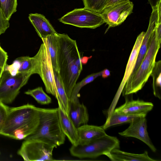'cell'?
I'll list each match as a JSON object with an SVG mask.
<instances>
[{"mask_svg":"<svg viewBox=\"0 0 161 161\" xmlns=\"http://www.w3.org/2000/svg\"><path fill=\"white\" fill-rule=\"evenodd\" d=\"M57 64L58 74L70 100L73 88L82 69L80 54L75 40L58 33Z\"/></svg>","mask_w":161,"mask_h":161,"instance_id":"1","label":"cell"},{"mask_svg":"<svg viewBox=\"0 0 161 161\" xmlns=\"http://www.w3.org/2000/svg\"><path fill=\"white\" fill-rule=\"evenodd\" d=\"M38 107L27 103L10 108L0 135L16 140L25 139L33 133L39 123Z\"/></svg>","mask_w":161,"mask_h":161,"instance_id":"2","label":"cell"},{"mask_svg":"<svg viewBox=\"0 0 161 161\" xmlns=\"http://www.w3.org/2000/svg\"><path fill=\"white\" fill-rule=\"evenodd\" d=\"M38 108L39 114L38 125L35 131L24 140H39L53 145L56 148L64 144L66 136L60 126L58 108Z\"/></svg>","mask_w":161,"mask_h":161,"instance_id":"3","label":"cell"},{"mask_svg":"<svg viewBox=\"0 0 161 161\" xmlns=\"http://www.w3.org/2000/svg\"><path fill=\"white\" fill-rule=\"evenodd\" d=\"M160 44L157 39L155 25L146 53L139 68L131 74L123 89L124 95L136 93L144 86L154 67Z\"/></svg>","mask_w":161,"mask_h":161,"instance_id":"4","label":"cell"},{"mask_svg":"<svg viewBox=\"0 0 161 161\" xmlns=\"http://www.w3.org/2000/svg\"><path fill=\"white\" fill-rule=\"evenodd\" d=\"M119 141L116 137L107 134L94 140L76 145L69 149L70 154L80 158H94L106 155L115 148H119Z\"/></svg>","mask_w":161,"mask_h":161,"instance_id":"5","label":"cell"},{"mask_svg":"<svg viewBox=\"0 0 161 161\" xmlns=\"http://www.w3.org/2000/svg\"><path fill=\"white\" fill-rule=\"evenodd\" d=\"M31 75L28 73H20L13 76L4 70L1 77L0 100L5 104L12 103Z\"/></svg>","mask_w":161,"mask_h":161,"instance_id":"6","label":"cell"},{"mask_svg":"<svg viewBox=\"0 0 161 161\" xmlns=\"http://www.w3.org/2000/svg\"><path fill=\"white\" fill-rule=\"evenodd\" d=\"M59 20L65 24L93 29L105 23L101 14L84 8L74 9L64 15Z\"/></svg>","mask_w":161,"mask_h":161,"instance_id":"7","label":"cell"},{"mask_svg":"<svg viewBox=\"0 0 161 161\" xmlns=\"http://www.w3.org/2000/svg\"><path fill=\"white\" fill-rule=\"evenodd\" d=\"M56 147L53 145L34 139L25 140L17 154L25 161H53V152Z\"/></svg>","mask_w":161,"mask_h":161,"instance_id":"8","label":"cell"},{"mask_svg":"<svg viewBox=\"0 0 161 161\" xmlns=\"http://www.w3.org/2000/svg\"><path fill=\"white\" fill-rule=\"evenodd\" d=\"M36 55L38 63V75L43 81L46 91L56 98L57 88L51 58L43 43Z\"/></svg>","mask_w":161,"mask_h":161,"instance_id":"9","label":"cell"},{"mask_svg":"<svg viewBox=\"0 0 161 161\" xmlns=\"http://www.w3.org/2000/svg\"><path fill=\"white\" fill-rule=\"evenodd\" d=\"M134 5L130 1L111 5L105 8L100 13L104 22L109 28L121 24L132 13Z\"/></svg>","mask_w":161,"mask_h":161,"instance_id":"10","label":"cell"},{"mask_svg":"<svg viewBox=\"0 0 161 161\" xmlns=\"http://www.w3.org/2000/svg\"><path fill=\"white\" fill-rule=\"evenodd\" d=\"M147 127L146 117L141 116L133 120L127 129L119 134L125 137H133L139 139L147 144L153 152H155L156 149L149 136Z\"/></svg>","mask_w":161,"mask_h":161,"instance_id":"11","label":"cell"},{"mask_svg":"<svg viewBox=\"0 0 161 161\" xmlns=\"http://www.w3.org/2000/svg\"><path fill=\"white\" fill-rule=\"evenodd\" d=\"M4 70L13 76L20 73H27L32 75L39 74V65L37 57L22 56L15 59L10 65H6Z\"/></svg>","mask_w":161,"mask_h":161,"instance_id":"12","label":"cell"},{"mask_svg":"<svg viewBox=\"0 0 161 161\" xmlns=\"http://www.w3.org/2000/svg\"><path fill=\"white\" fill-rule=\"evenodd\" d=\"M151 102L140 100H126L122 105L116 108L114 112L127 115H140L146 117L147 113L153 108Z\"/></svg>","mask_w":161,"mask_h":161,"instance_id":"13","label":"cell"},{"mask_svg":"<svg viewBox=\"0 0 161 161\" xmlns=\"http://www.w3.org/2000/svg\"><path fill=\"white\" fill-rule=\"evenodd\" d=\"M58 108L60 124L63 132L72 145H77L79 141L77 128L69 115L59 107Z\"/></svg>","mask_w":161,"mask_h":161,"instance_id":"14","label":"cell"},{"mask_svg":"<svg viewBox=\"0 0 161 161\" xmlns=\"http://www.w3.org/2000/svg\"><path fill=\"white\" fill-rule=\"evenodd\" d=\"M145 32H141L137 36L128 59L123 78L117 92L119 95L122 92L125 85L134 68L140 46L144 38Z\"/></svg>","mask_w":161,"mask_h":161,"instance_id":"15","label":"cell"},{"mask_svg":"<svg viewBox=\"0 0 161 161\" xmlns=\"http://www.w3.org/2000/svg\"><path fill=\"white\" fill-rule=\"evenodd\" d=\"M28 18L41 39L57 33L49 21L42 14L38 13L30 14Z\"/></svg>","mask_w":161,"mask_h":161,"instance_id":"16","label":"cell"},{"mask_svg":"<svg viewBox=\"0 0 161 161\" xmlns=\"http://www.w3.org/2000/svg\"><path fill=\"white\" fill-rule=\"evenodd\" d=\"M68 114L77 128L87 124L88 122L89 116L87 109L83 103L71 102Z\"/></svg>","mask_w":161,"mask_h":161,"instance_id":"17","label":"cell"},{"mask_svg":"<svg viewBox=\"0 0 161 161\" xmlns=\"http://www.w3.org/2000/svg\"><path fill=\"white\" fill-rule=\"evenodd\" d=\"M111 161H157L149 157L148 152L145 151L142 154H135L125 152L119 148L113 149L106 155Z\"/></svg>","mask_w":161,"mask_h":161,"instance_id":"18","label":"cell"},{"mask_svg":"<svg viewBox=\"0 0 161 161\" xmlns=\"http://www.w3.org/2000/svg\"><path fill=\"white\" fill-rule=\"evenodd\" d=\"M77 129L79 137V143L87 142L107 134L101 126L87 124L80 126Z\"/></svg>","mask_w":161,"mask_h":161,"instance_id":"19","label":"cell"},{"mask_svg":"<svg viewBox=\"0 0 161 161\" xmlns=\"http://www.w3.org/2000/svg\"><path fill=\"white\" fill-rule=\"evenodd\" d=\"M41 39L50 56L53 71L58 73L57 60L58 33L51 34Z\"/></svg>","mask_w":161,"mask_h":161,"instance_id":"20","label":"cell"},{"mask_svg":"<svg viewBox=\"0 0 161 161\" xmlns=\"http://www.w3.org/2000/svg\"><path fill=\"white\" fill-rule=\"evenodd\" d=\"M53 72L57 90V97L56 99L58 101V106L68 114L70 100L66 94L58 73L54 71Z\"/></svg>","mask_w":161,"mask_h":161,"instance_id":"21","label":"cell"},{"mask_svg":"<svg viewBox=\"0 0 161 161\" xmlns=\"http://www.w3.org/2000/svg\"><path fill=\"white\" fill-rule=\"evenodd\" d=\"M141 116L140 115H127L115 112L114 111L108 116L106 121L102 127L104 129L113 126L126 123H130L135 119Z\"/></svg>","mask_w":161,"mask_h":161,"instance_id":"22","label":"cell"},{"mask_svg":"<svg viewBox=\"0 0 161 161\" xmlns=\"http://www.w3.org/2000/svg\"><path fill=\"white\" fill-rule=\"evenodd\" d=\"M153 78V88L154 95L161 99V61L155 62L150 75Z\"/></svg>","mask_w":161,"mask_h":161,"instance_id":"23","label":"cell"},{"mask_svg":"<svg viewBox=\"0 0 161 161\" xmlns=\"http://www.w3.org/2000/svg\"><path fill=\"white\" fill-rule=\"evenodd\" d=\"M102 71L88 75L80 82L76 83L72 90L70 101L75 103H80L79 92L81 89L85 85L92 82L98 77L101 76Z\"/></svg>","mask_w":161,"mask_h":161,"instance_id":"24","label":"cell"},{"mask_svg":"<svg viewBox=\"0 0 161 161\" xmlns=\"http://www.w3.org/2000/svg\"><path fill=\"white\" fill-rule=\"evenodd\" d=\"M25 93L31 96L38 103L42 105H47L52 102L51 98L44 92L42 87L28 90Z\"/></svg>","mask_w":161,"mask_h":161,"instance_id":"25","label":"cell"},{"mask_svg":"<svg viewBox=\"0 0 161 161\" xmlns=\"http://www.w3.org/2000/svg\"><path fill=\"white\" fill-rule=\"evenodd\" d=\"M17 0H0V7L5 19L9 20L16 11Z\"/></svg>","mask_w":161,"mask_h":161,"instance_id":"26","label":"cell"},{"mask_svg":"<svg viewBox=\"0 0 161 161\" xmlns=\"http://www.w3.org/2000/svg\"><path fill=\"white\" fill-rule=\"evenodd\" d=\"M109 0H82L84 8L101 13L106 7Z\"/></svg>","mask_w":161,"mask_h":161,"instance_id":"27","label":"cell"},{"mask_svg":"<svg viewBox=\"0 0 161 161\" xmlns=\"http://www.w3.org/2000/svg\"><path fill=\"white\" fill-rule=\"evenodd\" d=\"M10 108L0 100V131L3 125Z\"/></svg>","mask_w":161,"mask_h":161,"instance_id":"28","label":"cell"},{"mask_svg":"<svg viewBox=\"0 0 161 161\" xmlns=\"http://www.w3.org/2000/svg\"><path fill=\"white\" fill-rule=\"evenodd\" d=\"M8 57L7 53L2 48L0 44V78L7 64Z\"/></svg>","mask_w":161,"mask_h":161,"instance_id":"29","label":"cell"},{"mask_svg":"<svg viewBox=\"0 0 161 161\" xmlns=\"http://www.w3.org/2000/svg\"><path fill=\"white\" fill-rule=\"evenodd\" d=\"M9 27V21L5 18L0 7V35L5 33Z\"/></svg>","mask_w":161,"mask_h":161,"instance_id":"30","label":"cell"},{"mask_svg":"<svg viewBox=\"0 0 161 161\" xmlns=\"http://www.w3.org/2000/svg\"><path fill=\"white\" fill-rule=\"evenodd\" d=\"M129 1H130V0H109L105 8L117 3L127 2Z\"/></svg>","mask_w":161,"mask_h":161,"instance_id":"31","label":"cell"},{"mask_svg":"<svg viewBox=\"0 0 161 161\" xmlns=\"http://www.w3.org/2000/svg\"><path fill=\"white\" fill-rule=\"evenodd\" d=\"M102 76L103 78H107L110 75V71L106 69L102 71Z\"/></svg>","mask_w":161,"mask_h":161,"instance_id":"32","label":"cell"},{"mask_svg":"<svg viewBox=\"0 0 161 161\" xmlns=\"http://www.w3.org/2000/svg\"><path fill=\"white\" fill-rule=\"evenodd\" d=\"M148 3L151 6L152 8H154L158 4L160 0H147Z\"/></svg>","mask_w":161,"mask_h":161,"instance_id":"33","label":"cell"},{"mask_svg":"<svg viewBox=\"0 0 161 161\" xmlns=\"http://www.w3.org/2000/svg\"><path fill=\"white\" fill-rule=\"evenodd\" d=\"M92 57V56L89 57H83L82 58H81V60L82 64H86L87 63L88 59L91 58Z\"/></svg>","mask_w":161,"mask_h":161,"instance_id":"34","label":"cell"},{"mask_svg":"<svg viewBox=\"0 0 161 161\" xmlns=\"http://www.w3.org/2000/svg\"><path fill=\"white\" fill-rule=\"evenodd\" d=\"M0 80H1V78H0Z\"/></svg>","mask_w":161,"mask_h":161,"instance_id":"35","label":"cell"}]
</instances>
